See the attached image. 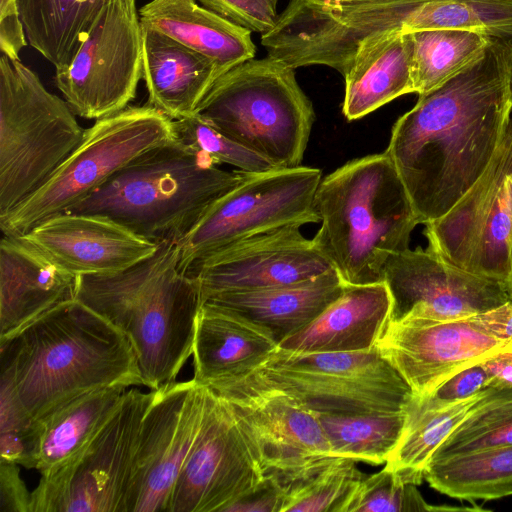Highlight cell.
<instances>
[{
  "mask_svg": "<svg viewBox=\"0 0 512 512\" xmlns=\"http://www.w3.org/2000/svg\"><path fill=\"white\" fill-rule=\"evenodd\" d=\"M233 406L265 472L290 474L333 457L313 411L247 374L209 387Z\"/></svg>",
  "mask_w": 512,
  "mask_h": 512,
  "instance_id": "obj_17",
  "label": "cell"
},
{
  "mask_svg": "<svg viewBox=\"0 0 512 512\" xmlns=\"http://www.w3.org/2000/svg\"><path fill=\"white\" fill-rule=\"evenodd\" d=\"M277 474L286 487L281 512H344L365 476L355 460L343 457H328L302 470Z\"/></svg>",
  "mask_w": 512,
  "mask_h": 512,
  "instance_id": "obj_34",
  "label": "cell"
},
{
  "mask_svg": "<svg viewBox=\"0 0 512 512\" xmlns=\"http://www.w3.org/2000/svg\"><path fill=\"white\" fill-rule=\"evenodd\" d=\"M194 114L276 168L301 165L315 121L295 69L268 55L222 73Z\"/></svg>",
  "mask_w": 512,
  "mask_h": 512,
  "instance_id": "obj_6",
  "label": "cell"
},
{
  "mask_svg": "<svg viewBox=\"0 0 512 512\" xmlns=\"http://www.w3.org/2000/svg\"><path fill=\"white\" fill-rule=\"evenodd\" d=\"M248 374L316 412H399L406 410L415 396L376 346L355 352H301L278 347Z\"/></svg>",
  "mask_w": 512,
  "mask_h": 512,
  "instance_id": "obj_9",
  "label": "cell"
},
{
  "mask_svg": "<svg viewBox=\"0 0 512 512\" xmlns=\"http://www.w3.org/2000/svg\"><path fill=\"white\" fill-rule=\"evenodd\" d=\"M509 300H512V291H511V295H510V299Z\"/></svg>",
  "mask_w": 512,
  "mask_h": 512,
  "instance_id": "obj_48",
  "label": "cell"
},
{
  "mask_svg": "<svg viewBox=\"0 0 512 512\" xmlns=\"http://www.w3.org/2000/svg\"><path fill=\"white\" fill-rule=\"evenodd\" d=\"M207 397L208 387L194 379L154 390L140 426L126 512H167L199 433Z\"/></svg>",
  "mask_w": 512,
  "mask_h": 512,
  "instance_id": "obj_15",
  "label": "cell"
},
{
  "mask_svg": "<svg viewBox=\"0 0 512 512\" xmlns=\"http://www.w3.org/2000/svg\"><path fill=\"white\" fill-rule=\"evenodd\" d=\"M414 93L438 87L475 60L492 38L469 30L411 31Z\"/></svg>",
  "mask_w": 512,
  "mask_h": 512,
  "instance_id": "obj_33",
  "label": "cell"
},
{
  "mask_svg": "<svg viewBox=\"0 0 512 512\" xmlns=\"http://www.w3.org/2000/svg\"><path fill=\"white\" fill-rule=\"evenodd\" d=\"M504 445H512V386H489L429 462Z\"/></svg>",
  "mask_w": 512,
  "mask_h": 512,
  "instance_id": "obj_35",
  "label": "cell"
},
{
  "mask_svg": "<svg viewBox=\"0 0 512 512\" xmlns=\"http://www.w3.org/2000/svg\"><path fill=\"white\" fill-rule=\"evenodd\" d=\"M291 225L232 244L192 263L202 303L214 294L306 281L335 270L312 239Z\"/></svg>",
  "mask_w": 512,
  "mask_h": 512,
  "instance_id": "obj_19",
  "label": "cell"
},
{
  "mask_svg": "<svg viewBox=\"0 0 512 512\" xmlns=\"http://www.w3.org/2000/svg\"><path fill=\"white\" fill-rule=\"evenodd\" d=\"M143 77V32L136 0H108L56 84L75 115L98 120L135 98Z\"/></svg>",
  "mask_w": 512,
  "mask_h": 512,
  "instance_id": "obj_13",
  "label": "cell"
},
{
  "mask_svg": "<svg viewBox=\"0 0 512 512\" xmlns=\"http://www.w3.org/2000/svg\"><path fill=\"white\" fill-rule=\"evenodd\" d=\"M22 237L77 276L123 271L158 247L106 216L74 212L56 214Z\"/></svg>",
  "mask_w": 512,
  "mask_h": 512,
  "instance_id": "obj_20",
  "label": "cell"
},
{
  "mask_svg": "<svg viewBox=\"0 0 512 512\" xmlns=\"http://www.w3.org/2000/svg\"><path fill=\"white\" fill-rule=\"evenodd\" d=\"M473 317L487 332L512 343V300Z\"/></svg>",
  "mask_w": 512,
  "mask_h": 512,
  "instance_id": "obj_43",
  "label": "cell"
},
{
  "mask_svg": "<svg viewBox=\"0 0 512 512\" xmlns=\"http://www.w3.org/2000/svg\"><path fill=\"white\" fill-rule=\"evenodd\" d=\"M265 474L233 406L208 387L203 421L167 512H223Z\"/></svg>",
  "mask_w": 512,
  "mask_h": 512,
  "instance_id": "obj_14",
  "label": "cell"
},
{
  "mask_svg": "<svg viewBox=\"0 0 512 512\" xmlns=\"http://www.w3.org/2000/svg\"><path fill=\"white\" fill-rule=\"evenodd\" d=\"M126 390L89 392L35 420L34 469L41 476L50 475L81 454L114 414Z\"/></svg>",
  "mask_w": 512,
  "mask_h": 512,
  "instance_id": "obj_28",
  "label": "cell"
},
{
  "mask_svg": "<svg viewBox=\"0 0 512 512\" xmlns=\"http://www.w3.org/2000/svg\"><path fill=\"white\" fill-rule=\"evenodd\" d=\"M141 25L147 104L172 120L193 115L222 70L211 58Z\"/></svg>",
  "mask_w": 512,
  "mask_h": 512,
  "instance_id": "obj_24",
  "label": "cell"
},
{
  "mask_svg": "<svg viewBox=\"0 0 512 512\" xmlns=\"http://www.w3.org/2000/svg\"><path fill=\"white\" fill-rule=\"evenodd\" d=\"M425 225L429 250L464 270L510 282L512 118L482 175L445 215Z\"/></svg>",
  "mask_w": 512,
  "mask_h": 512,
  "instance_id": "obj_12",
  "label": "cell"
},
{
  "mask_svg": "<svg viewBox=\"0 0 512 512\" xmlns=\"http://www.w3.org/2000/svg\"><path fill=\"white\" fill-rule=\"evenodd\" d=\"M173 129L177 141L205 154L218 165L227 164L246 173L276 168L264 157L230 139L195 114L173 120Z\"/></svg>",
  "mask_w": 512,
  "mask_h": 512,
  "instance_id": "obj_37",
  "label": "cell"
},
{
  "mask_svg": "<svg viewBox=\"0 0 512 512\" xmlns=\"http://www.w3.org/2000/svg\"><path fill=\"white\" fill-rule=\"evenodd\" d=\"M489 386L490 377L481 362L458 371L429 395L442 401H458L471 397Z\"/></svg>",
  "mask_w": 512,
  "mask_h": 512,
  "instance_id": "obj_40",
  "label": "cell"
},
{
  "mask_svg": "<svg viewBox=\"0 0 512 512\" xmlns=\"http://www.w3.org/2000/svg\"><path fill=\"white\" fill-rule=\"evenodd\" d=\"M511 65L512 45L492 38L393 125L385 152L419 224L445 215L489 165L511 118Z\"/></svg>",
  "mask_w": 512,
  "mask_h": 512,
  "instance_id": "obj_1",
  "label": "cell"
},
{
  "mask_svg": "<svg viewBox=\"0 0 512 512\" xmlns=\"http://www.w3.org/2000/svg\"><path fill=\"white\" fill-rule=\"evenodd\" d=\"M245 175L174 139L133 159L67 212L106 216L156 244L179 242Z\"/></svg>",
  "mask_w": 512,
  "mask_h": 512,
  "instance_id": "obj_5",
  "label": "cell"
},
{
  "mask_svg": "<svg viewBox=\"0 0 512 512\" xmlns=\"http://www.w3.org/2000/svg\"><path fill=\"white\" fill-rule=\"evenodd\" d=\"M474 510L465 507L433 506L428 504L416 485L404 482L393 470L385 467L360 481L344 512H416Z\"/></svg>",
  "mask_w": 512,
  "mask_h": 512,
  "instance_id": "obj_36",
  "label": "cell"
},
{
  "mask_svg": "<svg viewBox=\"0 0 512 512\" xmlns=\"http://www.w3.org/2000/svg\"><path fill=\"white\" fill-rule=\"evenodd\" d=\"M410 32L392 29L360 42L343 76L342 113L360 119L392 100L414 93Z\"/></svg>",
  "mask_w": 512,
  "mask_h": 512,
  "instance_id": "obj_25",
  "label": "cell"
},
{
  "mask_svg": "<svg viewBox=\"0 0 512 512\" xmlns=\"http://www.w3.org/2000/svg\"><path fill=\"white\" fill-rule=\"evenodd\" d=\"M174 139L173 120L149 104L128 106L96 120L46 182L0 216L2 234L22 236L67 212L133 159Z\"/></svg>",
  "mask_w": 512,
  "mask_h": 512,
  "instance_id": "obj_8",
  "label": "cell"
},
{
  "mask_svg": "<svg viewBox=\"0 0 512 512\" xmlns=\"http://www.w3.org/2000/svg\"><path fill=\"white\" fill-rule=\"evenodd\" d=\"M0 378L34 421L89 392L143 385L127 336L77 299L0 339Z\"/></svg>",
  "mask_w": 512,
  "mask_h": 512,
  "instance_id": "obj_2",
  "label": "cell"
},
{
  "mask_svg": "<svg viewBox=\"0 0 512 512\" xmlns=\"http://www.w3.org/2000/svg\"><path fill=\"white\" fill-rule=\"evenodd\" d=\"M180 260L179 242L165 241L123 271L78 279L76 299L127 336L150 390L174 382L193 353L202 296Z\"/></svg>",
  "mask_w": 512,
  "mask_h": 512,
  "instance_id": "obj_3",
  "label": "cell"
},
{
  "mask_svg": "<svg viewBox=\"0 0 512 512\" xmlns=\"http://www.w3.org/2000/svg\"><path fill=\"white\" fill-rule=\"evenodd\" d=\"M31 499L19 465L0 461V512H31Z\"/></svg>",
  "mask_w": 512,
  "mask_h": 512,
  "instance_id": "obj_41",
  "label": "cell"
},
{
  "mask_svg": "<svg viewBox=\"0 0 512 512\" xmlns=\"http://www.w3.org/2000/svg\"><path fill=\"white\" fill-rule=\"evenodd\" d=\"M458 401H442L432 395L414 396L406 408L402 435L386 460V466L401 479L419 485L432 455L462 422L472 406L485 394Z\"/></svg>",
  "mask_w": 512,
  "mask_h": 512,
  "instance_id": "obj_29",
  "label": "cell"
},
{
  "mask_svg": "<svg viewBox=\"0 0 512 512\" xmlns=\"http://www.w3.org/2000/svg\"><path fill=\"white\" fill-rule=\"evenodd\" d=\"M424 479L452 498L493 500L512 495V445L493 446L427 464Z\"/></svg>",
  "mask_w": 512,
  "mask_h": 512,
  "instance_id": "obj_31",
  "label": "cell"
},
{
  "mask_svg": "<svg viewBox=\"0 0 512 512\" xmlns=\"http://www.w3.org/2000/svg\"><path fill=\"white\" fill-rule=\"evenodd\" d=\"M344 288V282L332 270L294 284L214 294L203 303L245 316L268 329L280 344L313 322L341 296Z\"/></svg>",
  "mask_w": 512,
  "mask_h": 512,
  "instance_id": "obj_26",
  "label": "cell"
},
{
  "mask_svg": "<svg viewBox=\"0 0 512 512\" xmlns=\"http://www.w3.org/2000/svg\"><path fill=\"white\" fill-rule=\"evenodd\" d=\"M333 457L373 465L385 463L397 445L406 422V410L373 413L317 412Z\"/></svg>",
  "mask_w": 512,
  "mask_h": 512,
  "instance_id": "obj_32",
  "label": "cell"
},
{
  "mask_svg": "<svg viewBox=\"0 0 512 512\" xmlns=\"http://www.w3.org/2000/svg\"><path fill=\"white\" fill-rule=\"evenodd\" d=\"M376 347L419 397L462 369L512 351V343L487 332L473 316L437 320L413 314L390 321Z\"/></svg>",
  "mask_w": 512,
  "mask_h": 512,
  "instance_id": "obj_16",
  "label": "cell"
},
{
  "mask_svg": "<svg viewBox=\"0 0 512 512\" xmlns=\"http://www.w3.org/2000/svg\"><path fill=\"white\" fill-rule=\"evenodd\" d=\"M141 23L214 60L222 72L254 58L251 31L197 0H151L139 9Z\"/></svg>",
  "mask_w": 512,
  "mask_h": 512,
  "instance_id": "obj_27",
  "label": "cell"
},
{
  "mask_svg": "<svg viewBox=\"0 0 512 512\" xmlns=\"http://www.w3.org/2000/svg\"><path fill=\"white\" fill-rule=\"evenodd\" d=\"M327 2H365V1H376V0H324Z\"/></svg>",
  "mask_w": 512,
  "mask_h": 512,
  "instance_id": "obj_45",
  "label": "cell"
},
{
  "mask_svg": "<svg viewBox=\"0 0 512 512\" xmlns=\"http://www.w3.org/2000/svg\"><path fill=\"white\" fill-rule=\"evenodd\" d=\"M79 276L22 236L0 242V339L16 334L52 308L76 299Z\"/></svg>",
  "mask_w": 512,
  "mask_h": 512,
  "instance_id": "obj_21",
  "label": "cell"
},
{
  "mask_svg": "<svg viewBox=\"0 0 512 512\" xmlns=\"http://www.w3.org/2000/svg\"><path fill=\"white\" fill-rule=\"evenodd\" d=\"M154 390H126L118 408L70 463L41 476L31 512H126L134 455Z\"/></svg>",
  "mask_w": 512,
  "mask_h": 512,
  "instance_id": "obj_11",
  "label": "cell"
},
{
  "mask_svg": "<svg viewBox=\"0 0 512 512\" xmlns=\"http://www.w3.org/2000/svg\"><path fill=\"white\" fill-rule=\"evenodd\" d=\"M279 347L265 327L210 303L198 312L193 342V379L210 387L244 376L261 366Z\"/></svg>",
  "mask_w": 512,
  "mask_h": 512,
  "instance_id": "obj_22",
  "label": "cell"
},
{
  "mask_svg": "<svg viewBox=\"0 0 512 512\" xmlns=\"http://www.w3.org/2000/svg\"><path fill=\"white\" fill-rule=\"evenodd\" d=\"M229 22L261 35L276 24L279 0H197Z\"/></svg>",
  "mask_w": 512,
  "mask_h": 512,
  "instance_id": "obj_38",
  "label": "cell"
},
{
  "mask_svg": "<svg viewBox=\"0 0 512 512\" xmlns=\"http://www.w3.org/2000/svg\"><path fill=\"white\" fill-rule=\"evenodd\" d=\"M285 496L286 487L278 474L268 472L255 488L223 512H281Z\"/></svg>",
  "mask_w": 512,
  "mask_h": 512,
  "instance_id": "obj_39",
  "label": "cell"
},
{
  "mask_svg": "<svg viewBox=\"0 0 512 512\" xmlns=\"http://www.w3.org/2000/svg\"><path fill=\"white\" fill-rule=\"evenodd\" d=\"M391 312L392 298L384 282L345 285L338 299L279 347L301 352L367 351L376 346Z\"/></svg>",
  "mask_w": 512,
  "mask_h": 512,
  "instance_id": "obj_23",
  "label": "cell"
},
{
  "mask_svg": "<svg viewBox=\"0 0 512 512\" xmlns=\"http://www.w3.org/2000/svg\"><path fill=\"white\" fill-rule=\"evenodd\" d=\"M510 283L512 284V245L510 250Z\"/></svg>",
  "mask_w": 512,
  "mask_h": 512,
  "instance_id": "obj_46",
  "label": "cell"
},
{
  "mask_svg": "<svg viewBox=\"0 0 512 512\" xmlns=\"http://www.w3.org/2000/svg\"><path fill=\"white\" fill-rule=\"evenodd\" d=\"M318 168L297 166L246 173L180 241L184 269L244 239L286 226L319 222L314 198Z\"/></svg>",
  "mask_w": 512,
  "mask_h": 512,
  "instance_id": "obj_10",
  "label": "cell"
},
{
  "mask_svg": "<svg viewBox=\"0 0 512 512\" xmlns=\"http://www.w3.org/2000/svg\"><path fill=\"white\" fill-rule=\"evenodd\" d=\"M29 44L56 71L70 65L108 0H16Z\"/></svg>",
  "mask_w": 512,
  "mask_h": 512,
  "instance_id": "obj_30",
  "label": "cell"
},
{
  "mask_svg": "<svg viewBox=\"0 0 512 512\" xmlns=\"http://www.w3.org/2000/svg\"><path fill=\"white\" fill-rule=\"evenodd\" d=\"M510 89L512 94V65H511V72H510Z\"/></svg>",
  "mask_w": 512,
  "mask_h": 512,
  "instance_id": "obj_47",
  "label": "cell"
},
{
  "mask_svg": "<svg viewBox=\"0 0 512 512\" xmlns=\"http://www.w3.org/2000/svg\"><path fill=\"white\" fill-rule=\"evenodd\" d=\"M68 103L20 60H0V216L34 193L84 135Z\"/></svg>",
  "mask_w": 512,
  "mask_h": 512,
  "instance_id": "obj_7",
  "label": "cell"
},
{
  "mask_svg": "<svg viewBox=\"0 0 512 512\" xmlns=\"http://www.w3.org/2000/svg\"><path fill=\"white\" fill-rule=\"evenodd\" d=\"M490 377V386H512V351H502L482 362Z\"/></svg>",
  "mask_w": 512,
  "mask_h": 512,
  "instance_id": "obj_44",
  "label": "cell"
},
{
  "mask_svg": "<svg viewBox=\"0 0 512 512\" xmlns=\"http://www.w3.org/2000/svg\"><path fill=\"white\" fill-rule=\"evenodd\" d=\"M382 281L392 298L390 321L407 314L437 320L467 318L503 305L512 291L510 282L464 270L428 248L391 254Z\"/></svg>",
  "mask_w": 512,
  "mask_h": 512,
  "instance_id": "obj_18",
  "label": "cell"
},
{
  "mask_svg": "<svg viewBox=\"0 0 512 512\" xmlns=\"http://www.w3.org/2000/svg\"><path fill=\"white\" fill-rule=\"evenodd\" d=\"M27 37L16 0H0V49L3 55L19 60Z\"/></svg>",
  "mask_w": 512,
  "mask_h": 512,
  "instance_id": "obj_42",
  "label": "cell"
},
{
  "mask_svg": "<svg viewBox=\"0 0 512 512\" xmlns=\"http://www.w3.org/2000/svg\"><path fill=\"white\" fill-rule=\"evenodd\" d=\"M314 208L321 226L312 241L345 285L383 282L387 258L409 249L419 224L385 151L353 159L321 179Z\"/></svg>",
  "mask_w": 512,
  "mask_h": 512,
  "instance_id": "obj_4",
  "label": "cell"
}]
</instances>
